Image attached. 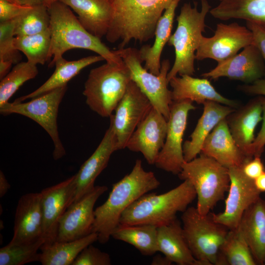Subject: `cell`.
<instances>
[{"label":"cell","instance_id":"cell-1","mask_svg":"<svg viewBox=\"0 0 265 265\" xmlns=\"http://www.w3.org/2000/svg\"><path fill=\"white\" fill-rule=\"evenodd\" d=\"M160 184L154 172L145 171L141 160L137 159L131 172L113 185L107 199L94 210L92 232L98 233L99 242L106 243L120 224L124 211L141 196L157 188Z\"/></svg>","mask_w":265,"mask_h":265},{"label":"cell","instance_id":"cell-2","mask_svg":"<svg viewBox=\"0 0 265 265\" xmlns=\"http://www.w3.org/2000/svg\"><path fill=\"white\" fill-rule=\"evenodd\" d=\"M113 15L106 36L110 43L120 41L124 48L132 40L153 38L157 23L173 0H110Z\"/></svg>","mask_w":265,"mask_h":265},{"label":"cell","instance_id":"cell-3","mask_svg":"<svg viewBox=\"0 0 265 265\" xmlns=\"http://www.w3.org/2000/svg\"><path fill=\"white\" fill-rule=\"evenodd\" d=\"M50 15V30L51 45L50 59L53 57L49 66L63 57L67 51L82 49L95 52L103 57L106 62L121 63V57L110 50L101 40L86 30L81 25L72 10L60 0L54 2L48 8Z\"/></svg>","mask_w":265,"mask_h":265},{"label":"cell","instance_id":"cell-4","mask_svg":"<svg viewBox=\"0 0 265 265\" xmlns=\"http://www.w3.org/2000/svg\"><path fill=\"white\" fill-rule=\"evenodd\" d=\"M196 197L188 180L165 193H146L129 206L120 219L122 225L149 224L159 227L169 223L183 212Z\"/></svg>","mask_w":265,"mask_h":265},{"label":"cell","instance_id":"cell-5","mask_svg":"<svg viewBox=\"0 0 265 265\" xmlns=\"http://www.w3.org/2000/svg\"><path fill=\"white\" fill-rule=\"evenodd\" d=\"M211 6L207 0H201L200 11L197 3L192 7L190 3H185L177 17V26L168 41L175 50V60L167 74V80L184 75L192 76L195 71V53L199 46L202 32L206 26V17Z\"/></svg>","mask_w":265,"mask_h":265},{"label":"cell","instance_id":"cell-6","mask_svg":"<svg viewBox=\"0 0 265 265\" xmlns=\"http://www.w3.org/2000/svg\"><path fill=\"white\" fill-rule=\"evenodd\" d=\"M178 175L193 186L197 198L196 208L202 215L210 213L223 199L230 186L228 168L201 153L192 160L185 161Z\"/></svg>","mask_w":265,"mask_h":265},{"label":"cell","instance_id":"cell-7","mask_svg":"<svg viewBox=\"0 0 265 265\" xmlns=\"http://www.w3.org/2000/svg\"><path fill=\"white\" fill-rule=\"evenodd\" d=\"M132 80L124 62L106 63L91 69L83 94L89 108L103 117H110Z\"/></svg>","mask_w":265,"mask_h":265},{"label":"cell","instance_id":"cell-8","mask_svg":"<svg viewBox=\"0 0 265 265\" xmlns=\"http://www.w3.org/2000/svg\"><path fill=\"white\" fill-rule=\"evenodd\" d=\"M184 235L194 258L203 265H217L220 248L229 229L215 222L211 212L200 214L188 207L181 216Z\"/></svg>","mask_w":265,"mask_h":265},{"label":"cell","instance_id":"cell-9","mask_svg":"<svg viewBox=\"0 0 265 265\" xmlns=\"http://www.w3.org/2000/svg\"><path fill=\"white\" fill-rule=\"evenodd\" d=\"M114 53L122 58L128 68L131 79L146 96L152 106L168 120L172 103L169 90L167 74L170 69L168 59L161 62L160 73L155 75L142 65L139 50L133 48H119Z\"/></svg>","mask_w":265,"mask_h":265},{"label":"cell","instance_id":"cell-10","mask_svg":"<svg viewBox=\"0 0 265 265\" xmlns=\"http://www.w3.org/2000/svg\"><path fill=\"white\" fill-rule=\"evenodd\" d=\"M67 88V85L57 88L29 102H8L0 106V112L2 114H21L40 125L53 141V157L55 160L61 158L66 154L59 137L57 119L59 106Z\"/></svg>","mask_w":265,"mask_h":265},{"label":"cell","instance_id":"cell-11","mask_svg":"<svg viewBox=\"0 0 265 265\" xmlns=\"http://www.w3.org/2000/svg\"><path fill=\"white\" fill-rule=\"evenodd\" d=\"M196 108L189 100L172 102L165 142L154 164L157 168L174 175L181 172L185 162L183 137L188 113Z\"/></svg>","mask_w":265,"mask_h":265},{"label":"cell","instance_id":"cell-12","mask_svg":"<svg viewBox=\"0 0 265 265\" xmlns=\"http://www.w3.org/2000/svg\"><path fill=\"white\" fill-rule=\"evenodd\" d=\"M253 43L252 32L246 26L237 23H218L212 36L202 37L195 58L198 60L211 58L219 63Z\"/></svg>","mask_w":265,"mask_h":265},{"label":"cell","instance_id":"cell-13","mask_svg":"<svg viewBox=\"0 0 265 265\" xmlns=\"http://www.w3.org/2000/svg\"><path fill=\"white\" fill-rule=\"evenodd\" d=\"M152 107L149 100L132 80L116 106L114 114L109 117L118 150L126 148L130 137Z\"/></svg>","mask_w":265,"mask_h":265},{"label":"cell","instance_id":"cell-14","mask_svg":"<svg viewBox=\"0 0 265 265\" xmlns=\"http://www.w3.org/2000/svg\"><path fill=\"white\" fill-rule=\"evenodd\" d=\"M230 186L225 200L224 210L212 213L214 220L229 230L238 227L245 211L260 197L261 193L254 180L245 176L241 167L228 168Z\"/></svg>","mask_w":265,"mask_h":265},{"label":"cell","instance_id":"cell-15","mask_svg":"<svg viewBox=\"0 0 265 265\" xmlns=\"http://www.w3.org/2000/svg\"><path fill=\"white\" fill-rule=\"evenodd\" d=\"M107 190L105 186H95L92 190L68 207L59 220L56 241L74 240L92 233L95 204Z\"/></svg>","mask_w":265,"mask_h":265},{"label":"cell","instance_id":"cell-16","mask_svg":"<svg viewBox=\"0 0 265 265\" xmlns=\"http://www.w3.org/2000/svg\"><path fill=\"white\" fill-rule=\"evenodd\" d=\"M75 175L41 192L43 238L40 250L56 241L59 220L72 203L75 193Z\"/></svg>","mask_w":265,"mask_h":265},{"label":"cell","instance_id":"cell-17","mask_svg":"<svg viewBox=\"0 0 265 265\" xmlns=\"http://www.w3.org/2000/svg\"><path fill=\"white\" fill-rule=\"evenodd\" d=\"M265 76V63L257 47L249 45L239 53L222 62L201 76L217 80L226 77L251 84Z\"/></svg>","mask_w":265,"mask_h":265},{"label":"cell","instance_id":"cell-18","mask_svg":"<svg viewBox=\"0 0 265 265\" xmlns=\"http://www.w3.org/2000/svg\"><path fill=\"white\" fill-rule=\"evenodd\" d=\"M167 131V120L153 106L129 139L126 148L141 153L147 162L154 164L162 148Z\"/></svg>","mask_w":265,"mask_h":265},{"label":"cell","instance_id":"cell-19","mask_svg":"<svg viewBox=\"0 0 265 265\" xmlns=\"http://www.w3.org/2000/svg\"><path fill=\"white\" fill-rule=\"evenodd\" d=\"M117 150V140L110 122L109 128L95 151L75 175V189L72 203L94 188L96 179L107 166L111 155Z\"/></svg>","mask_w":265,"mask_h":265},{"label":"cell","instance_id":"cell-20","mask_svg":"<svg viewBox=\"0 0 265 265\" xmlns=\"http://www.w3.org/2000/svg\"><path fill=\"white\" fill-rule=\"evenodd\" d=\"M41 198V192L28 193L21 197L16 208L10 243H29L43 238Z\"/></svg>","mask_w":265,"mask_h":265},{"label":"cell","instance_id":"cell-21","mask_svg":"<svg viewBox=\"0 0 265 265\" xmlns=\"http://www.w3.org/2000/svg\"><path fill=\"white\" fill-rule=\"evenodd\" d=\"M201 153L228 168L241 167L251 159L245 155L235 142L226 118L221 120L207 137Z\"/></svg>","mask_w":265,"mask_h":265},{"label":"cell","instance_id":"cell-22","mask_svg":"<svg viewBox=\"0 0 265 265\" xmlns=\"http://www.w3.org/2000/svg\"><path fill=\"white\" fill-rule=\"evenodd\" d=\"M262 96L258 95L226 117L235 142L249 159H252L249 155V149L255 138L256 128L262 120Z\"/></svg>","mask_w":265,"mask_h":265},{"label":"cell","instance_id":"cell-23","mask_svg":"<svg viewBox=\"0 0 265 265\" xmlns=\"http://www.w3.org/2000/svg\"><path fill=\"white\" fill-rule=\"evenodd\" d=\"M171 87V98L173 102L189 100L198 104L212 101L235 108L239 103L225 98L218 93L207 78H197L184 75L172 78L169 81Z\"/></svg>","mask_w":265,"mask_h":265},{"label":"cell","instance_id":"cell-24","mask_svg":"<svg viewBox=\"0 0 265 265\" xmlns=\"http://www.w3.org/2000/svg\"><path fill=\"white\" fill-rule=\"evenodd\" d=\"M78 15L81 25L98 38L106 36L112 23L113 10L110 0H59Z\"/></svg>","mask_w":265,"mask_h":265},{"label":"cell","instance_id":"cell-25","mask_svg":"<svg viewBox=\"0 0 265 265\" xmlns=\"http://www.w3.org/2000/svg\"><path fill=\"white\" fill-rule=\"evenodd\" d=\"M203 104V113L190 136V139L186 141L183 146L185 161L192 160L201 153L203 144L213 129L236 109L212 101H207Z\"/></svg>","mask_w":265,"mask_h":265},{"label":"cell","instance_id":"cell-26","mask_svg":"<svg viewBox=\"0 0 265 265\" xmlns=\"http://www.w3.org/2000/svg\"><path fill=\"white\" fill-rule=\"evenodd\" d=\"M257 265L265 264V200L260 197L244 212L237 227Z\"/></svg>","mask_w":265,"mask_h":265},{"label":"cell","instance_id":"cell-27","mask_svg":"<svg viewBox=\"0 0 265 265\" xmlns=\"http://www.w3.org/2000/svg\"><path fill=\"white\" fill-rule=\"evenodd\" d=\"M159 252L178 265H203L193 256L185 239L182 226L176 218L157 227Z\"/></svg>","mask_w":265,"mask_h":265},{"label":"cell","instance_id":"cell-28","mask_svg":"<svg viewBox=\"0 0 265 265\" xmlns=\"http://www.w3.org/2000/svg\"><path fill=\"white\" fill-rule=\"evenodd\" d=\"M180 0H173L159 19L155 31V41L152 46L145 45L139 50V55L145 62L144 67L158 75L160 71L162 50L171 35L175 11Z\"/></svg>","mask_w":265,"mask_h":265},{"label":"cell","instance_id":"cell-29","mask_svg":"<svg viewBox=\"0 0 265 265\" xmlns=\"http://www.w3.org/2000/svg\"><path fill=\"white\" fill-rule=\"evenodd\" d=\"M101 56L91 55L78 60L68 61L63 57L54 63L55 69L51 76L34 91L16 99L14 102H22L32 99L53 90L67 85V82L83 69L93 63L104 60Z\"/></svg>","mask_w":265,"mask_h":265},{"label":"cell","instance_id":"cell-30","mask_svg":"<svg viewBox=\"0 0 265 265\" xmlns=\"http://www.w3.org/2000/svg\"><path fill=\"white\" fill-rule=\"evenodd\" d=\"M210 13L222 21L242 19L265 24V0H222Z\"/></svg>","mask_w":265,"mask_h":265},{"label":"cell","instance_id":"cell-31","mask_svg":"<svg viewBox=\"0 0 265 265\" xmlns=\"http://www.w3.org/2000/svg\"><path fill=\"white\" fill-rule=\"evenodd\" d=\"M111 237L133 246L144 256H152L159 252L157 227L154 225L119 224Z\"/></svg>","mask_w":265,"mask_h":265},{"label":"cell","instance_id":"cell-32","mask_svg":"<svg viewBox=\"0 0 265 265\" xmlns=\"http://www.w3.org/2000/svg\"><path fill=\"white\" fill-rule=\"evenodd\" d=\"M98 239V233L92 232L76 240L55 241L51 245L41 249L39 262L43 265H72L81 251Z\"/></svg>","mask_w":265,"mask_h":265},{"label":"cell","instance_id":"cell-33","mask_svg":"<svg viewBox=\"0 0 265 265\" xmlns=\"http://www.w3.org/2000/svg\"><path fill=\"white\" fill-rule=\"evenodd\" d=\"M244 237L237 228L229 230L219 251L217 265H256Z\"/></svg>","mask_w":265,"mask_h":265},{"label":"cell","instance_id":"cell-34","mask_svg":"<svg viewBox=\"0 0 265 265\" xmlns=\"http://www.w3.org/2000/svg\"><path fill=\"white\" fill-rule=\"evenodd\" d=\"M14 42L15 48L22 52L30 63L43 65L50 59V29L35 34L15 36Z\"/></svg>","mask_w":265,"mask_h":265},{"label":"cell","instance_id":"cell-35","mask_svg":"<svg viewBox=\"0 0 265 265\" xmlns=\"http://www.w3.org/2000/svg\"><path fill=\"white\" fill-rule=\"evenodd\" d=\"M13 20L15 36L35 34L50 29V15L43 4L32 6Z\"/></svg>","mask_w":265,"mask_h":265},{"label":"cell","instance_id":"cell-36","mask_svg":"<svg viewBox=\"0 0 265 265\" xmlns=\"http://www.w3.org/2000/svg\"><path fill=\"white\" fill-rule=\"evenodd\" d=\"M37 65L28 62L17 63L0 83V106L9 99L26 81L34 78L38 73Z\"/></svg>","mask_w":265,"mask_h":265},{"label":"cell","instance_id":"cell-37","mask_svg":"<svg viewBox=\"0 0 265 265\" xmlns=\"http://www.w3.org/2000/svg\"><path fill=\"white\" fill-rule=\"evenodd\" d=\"M44 242L43 238L29 243L9 242L0 249V265H23L39 261L40 253L38 250Z\"/></svg>","mask_w":265,"mask_h":265},{"label":"cell","instance_id":"cell-38","mask_svg":"<svg viewBox=\"0 0 265 265\" xmlns=\"http://www.w3.org/2000/svg\"><path fill=\"white\" fill-rule=\"evenodd\" d=\"M14 20L0 22V60L17 63L20 54L14 46Z\"/></svg>","mask_w":265,"mask_h":265},{"label":"cell","instance_id":"cell-39","mask_svg":"<svg viewBox=\"0 0 265 265\" xmlns=\"http://www.w3.org/2000/svg\"><path fill=\"white\" fill-rule=\"evenodd\" d=\"M108 254L90 244L78 255L72 265H110Z\"/></svg>","mask_w":265,"mask_h":265},{"label":"cell","instance_id":"cell-40","mask_svg":"<svg viewBox=\"0 0 265 265\" xmlns=\"http://www.w3.org/2000/svg\"><path fill=\"white\" fill-rule=\"evenodd\" d=\"M31 7L18 2L0 0V22L13 20L28 10Z\"/></svg>","mask_w":265,"mask_h":265},{"label":"cell","instance_id":"cell-41","mask_svg":"<svg viewBox=\"0 0 265 265\" xmlns=\"http://www.w3.org/2000/svg\"><path fill=\"white\" fill-rule=\"evenodd\" d=\"M262 125L261 130L251 145L249 155L251 158L261 157L265 146V97L262 96Z\"/></svg>","mask_w":265,"mask_h":265},{"label":"cell","instance_id":"cell-42","mask_svg":"<svg viewBox=\"0 0 265 265\" xmlns=\"http://www.w3.org/2000/svg\"><path fill=\"white\" fill-rule=\"evenodd\" d=\"M246 26L252 32L253 44L259 50L265 63V24L246 21Z\"/></svg>","mask_w":265,"mask_h":265},{"label":"cell","instance_id":"cell-43","mask_svg":"<svg viewBox=\"0 0 265 265\" xmlns=\"http://www.w3.org/2000/svg\"><path fill=\"white\" fill-rule=\"evenodd\" d=\"M246 176L254 180L265 171L261 157H254L247 161L241 167Z\"/></svg>","mask_w":265,"mask_h":265},{"label":"cell","instance_id":"cell-44","mask_svg":"<svg viewBox=\"0 0 265 265\" xmlns=\"http://www.w3.org/2000/svg\"><path fill=\"white\" fill-rule=\"evenodd\" d=\"M238 88L247 94L265 96V79H261L251 84L240 85Z\"/></svg>","mask_w":265,"mask_h":265},{"label":"cell","instance_id":"cell-45","mask_svg":"<svg viewBox=\"0 0 265 265\" xmlns=\"http://www.w3.org/2000/svg\"><path fill=\"white\" fill-rule=\"evenodd\" d=\"M10 187L3 172H0V197H3Z\"/></svg>","mask_w":265,"mask_h":265},{"label":"cell","instance_id":"cell-46","mask_svg":"<svg viewBox=\"0 0 265 265\" xmlns=\"http://www.w3.org/2000/svg\"><path fill=\"white\" fill-rule=\"evenodd\" d=\"M11 61L0 60V79H3L8 73L12 64Z\"/></svg>","mask_w":265,"mask_h":265},{"label":"cell","instance_id":"cell-47","mask_svg":"<svg viewBox=\"0 0 265 265\" xmlns=\"http://www.w3.org/2000/svg\"><path fill=\"white\" fill-rule=\"evenodd\" d=\"M257 189L261 193L265 192V171L254 180Z\"/></svg>","mask_w":265,"mask_h":265},{"label":"cell","instance_id":"cell-48","mask_svg":"<svg viewBox=\"0 0 265 265\" xmlns=\"http://www.w3.org/2000/svg\"><path fill=\"white\" fill-rule=\"evenodd\" d=\"M172 264V263L164 255L162 256L160 255H155L151 262L152 265H170Z\"/></svg>","mask_w":265,"mask_h":265},{"label":"cell","instance_id":"cell-49","mask_svg":"<svg viewBox=\"0 0 265 265\" xmlns=\"http://www.w3.org/2000/svg\"><path fill=\"white\" fill-rule=\"evenodd\" d=\"M18 2L24 5L33 6L43 4V0H17Z\"/></svg>","mask_w":265,"mask_h":265},{"label":"cell","instance_id":"cell-50","mask_svg":"<svg viewBox=\"0 0 265 265\" xmlns=\"http://www.w3.org/2000/svg\"><path fill=\"white\" fill-rule=\"evenodd\" d=\"M59 0H43V4L49 8L52 4Z\"/></svg>","mask_w":265,"mask_h":265},{"label":"cell","instance_id":"cell-51","mask_svg":"<svg viewBox=\"0 0 265 265\" xmlns=\"http://www.w3.org/2000/svg\"><path fill=\"white\" fill-rule=\"evenodd\" d=\"M219 0L220 1H222V0Z\"/></svg>","mask_w":265,"mask_h":265},{"label":"cell","instance_id":"cell-52","mask_svg":"<svg viewBox=\"0 0 265 265\" xmlns=\"http://www.w3.org/2000/svg\"></svg>","mask_w":265,"mask_h":265}]
</instances>
